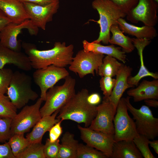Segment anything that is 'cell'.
I'll list each match as a JSON object with an SVG mask.
<instances>
[{"label":"cell","instance_id":"44dd1931","mask_svg":"<svg viewBox=\"0 0 158 158\" xmlns=\"http://www.w3.org/2000/svg\"><path fill=\"white\" fill-rule=\"evenodd\" d=\"M135 88H132L127 92L130 97H132L134 101L137 102L147 99H158V80L152 81L144 80Z\"/></svg>","mask_w":158,"mask_h":158},{"label":"cell","instance_id":"9a60e30c","mask_svg":"<svg viewBox=\"0 0 158 158\" xmlns=\"http://www.w3.org/2000/svg\"><path fill=\"white\" fill-rule=\"evenodd\" d=\"M97 113L88 127L90 128L114 135L113 120L116 114L109 98H103L102 103L97 107Z\"/></svg>","mask_w":158,"mask_h":158},{"label":"cell","instance_id":"1f68e13d","mask_svg":"<svg viewBox=\"0 0 158 158\" xmlns=\"http://www.w3.org/2000/svg\"><path fill=\"white\" fill-rule=\"evenodd\" d=\"M150 140L145 136L139 134L133 140L136 147L145 158H155L149 147Z\"/></svg>","mask_w":158,"mask_h":158},{"label":"cell","instance_id":"ab89813d","mask_svg":"<svg viewBox=\"0 0 158 158\" xmlns=\"http://www.w3.org/2000/svg\"><path fill=\"white\" fill-rule=\"evenodd\" d=\"M87 100L88 102L91 105L96 106L101 102V97L97 93H92L88 95Z\"/></svg>","mask_w":158,"mask_h":158},{"label":"cell","instance_id":"e575fe53","mask_svg":"<svg viewBox=\"0 0 158 158\" xmlns=\"http://www.w3.org/2000/svg\"><path fill=\"white\" fill-rule=\"evenodd\" d=\"M108 76H103L99 80L100 87L103 92L104 98H109L114 87L116 80Z\"/></svg>","mask_w":158,"mask_h":158},{"label":"cell","instance_id":"7a4b0ae2","mask_svg":"<svg viewBox=\"0 0 158 158\" xmlns=\"http://www.w3.org/2000/svg\"><path fill=\"white\" fill-rule=\"evenodd\" d=\"M89 95L86 89L78 91L59 109L56 118L84 123L85 127H88L97 113V106L91 104L87 100Z\"/></svg>","mask_w":158,"mask_h":158},{"label":"cell","instance_id":"cb8c5ba5","mask_svg":"<svg viewBox=\"0 0 158 158\" xmlns=\"http://www.w3.org/2000/svg\"><path fill=\"white\" fill-rule=\"evenodd\" d=\"M143 157L133 140H123L114 144L111 158H142Z\"/></svg>","mask_w":158,"mask_h":158},{"label":"cell","instance_id":"b9f144b4","mask_svg":"<svg viewBox=\"0 0 158 158\" xmlns=\"http://www.w3.org/2000/svg\"><path fill=\"white\" fill-rule=\"evenodd\" d=\"M22 2H29L40 5H46L59 0H19Z\"/></svg>","mask_w":158,"mask_h":158},{"label":"cell","instance_id":"603a6c76","mask_svg":"<svg viewBox=\"0 0 158 158\" xmlns=\"http://www.w3.org/2000/svg\"><path fill=\"white\" fill-rule=\"evenodd\" d=\"M82 43L83 50L85 51L106 54L113 57L123 63L126 62V53L121 50V47H116L113 45L104 46L100 43H95L93 41L90 42L85 40L83 41Z\"/></svg>","mask_w":158,"mask_h":158},{"label":"cell","instance_id":"8fae6325","mask_svg":"<svg viewBox=\"0 0 158 158\" xmlns=\"http://www.w3.org/2000/svg\"><path fill=\"white\" fill-rule=\"evenodd\" d=\"M104 57V54L80 50L73 57L69 70L78 74L80 78L89 74L94 76L95 71L97 74L98 67Z\"/></svg>","mask_w":158,"mask_h":158},{"label":"cell","instance_id":"4fadbf2b","mask_svg":"<svg viewBox=\"0 0 158 158\" xmlns=\"http://www.w3.org/2000/svg\"><path fill=\"white\" fill-rule=\"evenodd\" d=\"M158 3L154 0H139L126 15V18L133 23L140 21L145 25L154 27L158 22Z\"/></svg>","mask_w":158,"mask_h":158},{"label":"cell","instance_id":"4316f807","mask_svg":"<svg viewBox=\"0 0 158 158\" xmlns=\"http://www.w3.org/2000/svg\"><path fill=\"white\" fill-rule=\"evenodd\" d=\"M122 64L116 58L107 55L104 57L102 63L98 67L97 74L101 77H113L116 76Z\"/></svg>","mask_w":158,"mask_h":158},{"label":"cell","instance_id":"3957f363","mask_svg":"<svg viewBox=\"0 0 158 158\" xmlns=\"http://www.w3.org/2000/svg\"><path fill=\"white\" fill-rule=\"evenodd\" d=\"M92 4L93 8L96 10L99 14V18L96 22L100 28L98 37L93 42L97 43L102 42L107 44L111 37V27L118 25V20L123 18L126 14L110 0H94Z\"/></svg>","mask_w":158,"mask_h":158},{"label":"cell","instance_id":"d4e9b609","mask_svg":"<svg viewBox=\"0 0 158 158\" xmlns=\"http://www.w3.org/2000/svg\"><path fill=\"white\" fill-rule=\"evenodd\" d=\"M74 137V135L69 132L63 135L57 158H76L79 143Z\"/></svg>","mask_w":158,"mask_h":158},{"label":"cell","instance_id":"ee69618b","mask_svg":"<svg viewBox=\"0 0 158 158\" xmlns=\"http://www.w3.org/2000/svg\"><path fill=\"white\" fill-rule=\"evenodd\" d=\"M149 141V145L153 148L155 152L158 154V140H154Z\"/></svg>","mask_w":158,"mask_h":158},{"label":"cell","instance_id":"f1b7e54d","mask_svg":"<svg viewBox=\"0 0 158 158\" xmlns=\"http://www.w3.org/2000/svg\"><path fill=\"white\" fill-rule=\"evenodd\" d=\"M102 152L87 144L79 143L76 158H107Z\"/></svg>","mask_w":158,"mask_h":158},{"label":"cell","instance_id":"277c9868","mask_svg":"<svg viewBox=\"0 0 158 158\" xmlns=\"http://www.w3.org/2000/svg\"><path fill=\"white\" fill-rule=\"evenodd\" d=\"M32 78L22 72H13L6 93L11 102L17 109L23 107L30 100L38 97L32 87Z\"/></svg>","mask_w":158,"mask_h":158},{"label":"cell","instance_id":"6da1fadb","mask_svg":"<svg viewBox=\"0 0 158 158\" xmlns=\"http://www.w3.org/2000/svg\"><path fill=\"white\" fill-rule=\"evenodd\" d=\"M22 47L28 56L32 68L37 69L51 65L64 68L70 65L73 58L74 46L66 45L65 42H56L52 48L38 49L33 43L23 42Z\"/></svg>","mask_w":158,"mask_h":158},{"label":"cell","instance_id":"2e32d148","mask_svg":"<svg viewBox=\"0 0 158 158\" xmlns=\"http://www.w3.org/2000/svg\"><path fill=\"white\" fill-rule=\"evenodd\" d=\"M8 64H13L25 71H30L32 68L30 61L25 53L13 51L0 45V69Z\"/></svg>","mask_w":158,"mask_h":158},{"label":"cell","instance_id":"e0dca14e","mask_svg":"<svg viewBox=\"0 0 158 158\" xmlns=\"http://www.w3.org/2000/svg\"><path fill=\"white\" fill-rule=\"evenodd\" d=\"M132 70L131 67L122 63L116 74L115 84L109 97V99L113 105L116 113L118 104L124 92L128 88L134 87L129 85L127 81Z\"/></svg>","mask_w":158,"mask_h":158},{"label":"cell","instance_id":"d6a6232c","mask_svg":"<svg viewBox=\"0 0 158 158\" xmlns=\"http://www.w3.org/2000/svg\"><path fill=\"white\" fill-rule=\"evenodd\" d=\"M13 73L9 68L0 69V95L6 93Z\"/></svg>","mask_w":158,"mask_h":158},{"label":"cell","instance_id":"8d00e7d4","mask_svg":"<svg viewBox=\"0 0 158 158\" xmlns=\"http://www.w3.org/2000/svg\"><path fill=\"white\" fill-rule=\"evenodd\" d=\"M126 15L137 4L139 0H110Z\"/></svg>","mask_w":158,"mask_h":158},{"label":"cell","instance_id":"836d02e7","mask_svg":"<svg viewBox=\"0 0 158 158\" xmlns=\"http://www.w3.org/2000/svg\"><path fill=\"white\" fill-rule=\"evenodd\" d=\"M58 139L54 142H51L47 139L44 146V153L45 158H57L60 143Z\"/></svg>","mask_w":158,"mask_h":158},{"label":"cell","instance_id":"f6af8a7d","mask_svg":"<svg viewBox=\"0 0 158 158\" xmlns=\"http://www.w3.org/2000/svg\"><path fill=\"white\" fill-rule=\"evenodd\" d=\"M156 2L158 3V0H154Z\"/></svg>","mask_w":158,"mask_h":158},{"label":"cell","instance_id":"d6986e66","mask_svg":"<svg viewBox=\"0 0 158 158\" xmlns=\"http://www.w3.org/2000/svg\"><path fill=\"white\" fill-rule=\"evenodd\" d=\"M57 110L50 115L42 117L33 127L32 131L28 133L26 138L30 143H42L43 137L51 127L61 119L56 118L59 112Z\"/></svg>","mask_w":158,"mask_h":158},{"label":"cell","instance_id":"8992f818","mask_svg":"<svg viewBox=\"0 0 158 158\" xmlns=\"http://www.w3.org/2000/svg\"><path fill=\"white\" fill-rule=\"evenodd\" d=\"M130 98L128 96L125 98L126 105L133 116L138 133L150 140H154L158 136V118L154 116L146 105H142L139 109L134 107L130 102Z\"/></svg>","mask_w":158,"mask_h":158},{"label":"cell","instance_id":"7bdbcfd3","mask_svg":"<svg viewBox=\"0 0 158 158\" xmlns=\"http://www.w3.org/2000/svg\"><path fill=\"white\" fill-rule=\"evenodd\" d=\"M146 106L148 107L157 108L158 101L157 99H147L144 100Z\"/></svg>","mask_w":158,"mask_h":158},{"label":"cell","instance_id":"7402d4cb","mask_svg":"<svg viewBox=\"0 0 158 158\" xmlns=\"http://www.w3.org/2000/svg\"><path fill=\"white\" fill-rule=\"evenodd\" d=\"M118 25L123 32L136 37L137 39L151 40L157 35L156 29L154 26L145 25L138 27L128 23L123 18L117 21Z\"/></svg>","mask_w":158,"mask_h":158},{"label":"cell","instance_id":"7c38bea8","mask_svg":"<svg viewBox=\"0 0 158 158\" xmlns=\"http://www.w3.org/2000/svg\"><path fill=\"white\" fill-rule=\"evenodd\" d=\"M81 139L86 144L100 151L110 158L115 142L114 135L94 130L89 127L77 126Z\"/></svg>","mask_w":158,"mask_h":158},{"label":"cell","instance_id":"60d3db41","mask_svg":"<svg viewBox=\"0 0 158 158\" xmlns=\"http://www.w3.org/2000/svg\"><path fill=\"white\" fill-rule=\"evenodd\" d=\"M11 22L4 12L0 9V31Z\"/></svg>","mask_w":158,"mask_h":158},{"label":"cell","instance_id":"5b68a950","mask_svg":"<svg viewBox=\"0 0 158 158\" xmlns=\"http://www.w3.org/2000/svg\"><path fill=\"white\" fill-rule=\"evenodd\" d=\"M65 79L63 85L54 86L47 91L45 103L40 109L42 117L59 110L76 94L75 79L69 75Z\"/></svg>","mask_w":158,"mask_h":158},{"label":"cell","instance_id":"ffe728a7","mask_svg":"<svg viewBox=\"0 0 158 158\" xmlns=\"http://www.w3.org/2000/svg\"><path fill=\"white\" fill-rule=\"evenodd\" d=\"M0 9L14 23L29 19L23 2L19 0H0Z\"/></svg>","mask_w":158,"mask_h":158},{"label":"cell","instance_id":"74e56055","mask_svg":"<svg viewBox=\"0 0 158 158\" xmlns=\"http://www.w3.org/2000/svg\"><path fill=\"white\" fill-rule=\"evenodd\" d=\"M63 121L61 119L56 123L50 128L49 131V140L51 142H54L58 139L63 132V129L61 123Z\"/></svg>","mask_w":158,"mask_h":158},{"label":"cell","instance_id":"484cf974","mask_svg":"<svg viewBox=\"0 0 158 158\" xmlns=\"http://www.w3.org/2000/svg\"><path fill=\"white\" fill-rule=\"evenodd\" d=\"M110 32L112 36L110 37L109 43L120 46L125 53H130L134 50L135 47L132 38L125 35L117 25H112Z\"/></svg>","mask_w":158,"mask_h":158},{"label":"cell","instance_id":"52a82bcc","mask_svg":"<svg viewBox=\"0 0 158 158\" xmlns=\"http://www.w3.org/2000/svg\"><path fill=\"white\" fill-rule=\"evenodd\" d=\"M125 98H121L118 104L113 123L115 142L131 140L139 134L134 121L128 114Z\"/></svg>","mask_w":158,"mask_h":158},{"label":"cell","instance_id":"4dcf8cb0","mask_svg":"<svg viewBox=\"0 0 158 158\" xmlns=\"http://www.w3.org/2000/svg\"><path fill=\"white\" fill-rule=\"evenodd\" d=\"M17 109L8 96L0 95V118H13L17 114Z\"/></svg>","mask_w":158,"mask_h":158},{"label":"cell","instance_id":"d590c367","mask_svg":"<svg viewBox=\"0 0 158 158\" xmlns=\"http://www.w3.org/2000/svg\"><path fill=\"white\" fill-rule=\"evenodd\" d=\"M12 118H0V142H5L11 136V126Z\"/></svg>","mask_w":158,"mask_h":158},{"label":"cell","instance_id":"30bf717a","mask_svg":"<svg viewBox=\"0 0 158 158\" xmlns=\"http://www.w3.org/2000/svg\"><path fill=\"white\" fill-rule=\"evenodd\" d=\"M25 29L31 35H36L38 32V28L34 26L29 19L19 24L11 22L0 31V45L16 51H21V43L18 40V36Z\"/></svg>","mask_w":158,"mask_h":158},{"label":"cell","instance_id":"f35d334b","mask_svg":"<svg viewBox=\"0 0 158 158\" xmlns=\"http://www.w3.org/2000/svg\"><path fill=\"white\" fill-rule=\"evenodd\" d=\"M0 158H15L8 142L0 144Z\"/></svg>","mask_w":158,"mask_h":158},{"label":"cell","instance_id":"9c48e42d","mask_svg":"<svg viewBox=\"0 0 158 158\" xmlns=\"http://www.w3.org/2000/svg\"><path fill=\"white\" fill-rule=\"evenodd\" d=\"M69 75L65 68L51 65L45 68L37 69L33 74L35 83L40 87V98L45 101L47 92L48 90L54 86L59 80L65 79Z\"/></svg>","mask_w":158,"mask_h":158},{"label":"cell","instance_id":"83f0119b","mask_svg":"<svg viewBox=\"0 0 158 158\" xmlns=\"http://www.w3.org/2000/svg\"><path fill=\"white\" fill-rule=\"evenodd\" d=\"M24 133L15 134L10 138L8 143L15 158L30 144Z\"/></svg>","mask_w":158,"mask_h":158},{"label":"cell","instance_id":"5bb4252c","mask_svg":"<svg viewBox=\"0 0 158 158\" xmlns=\"http://www.w3.org/2000/svg\"><path fill=\"white\" fill-rule=\"evenodd\" d=\"M29 19L35 27L43 30L47 23L52 21L53 16L58 11L59 1H57L46 5L29 2H23Z\"/></svg>","mask_w":158,"mask_h":158},{"label":"cell","instance_id":"ac0fdd59","mask_svg":"<svg viewBox=\"0 0 158 158\" xmlns=\"http://www.w3.org/2000/svg\"><path fill=\"white\" fill-rule=\"evenodd\" d=\"M132 41L138 51L140 57V66L138 73L134 76H130L128 79V84L134 87L138 85L140 80L142 78L147 76H151L155 79H158V74L150 71L145 66L143 60V52L145 47L151 42V40L146 39L132 38Z\"/></svg>","mask_w":158,"mask_h":158},{"label":"cell","instance_id":"f546056e","mask_svg":"<svg viewBox=\"0 0 158 158\" xmlns=\"http://www.w3.org/2000/svg\"><path fill=\"white\" fill-rule=\"evenodd\" d=\"M42 143H30L16 158H45Z\"/></svg>","mask_w":158,"mask_h":158},{"label":"cell","instance_id":"ba28073f","mask_svg":"<svg viewBox=\"0 0 158 158\" xmlns=\"http://www.w3.org/2000/svg\"><path fill=\"white\" fill-rule=\"evenodd\" d=\"M40 98L35 104L25 105L12 118L11 126V136L18 133L28 132L42 117L40 109L43 102Z\"/></svg>","mask_w":158,"mask_h":158}]
</instances>
